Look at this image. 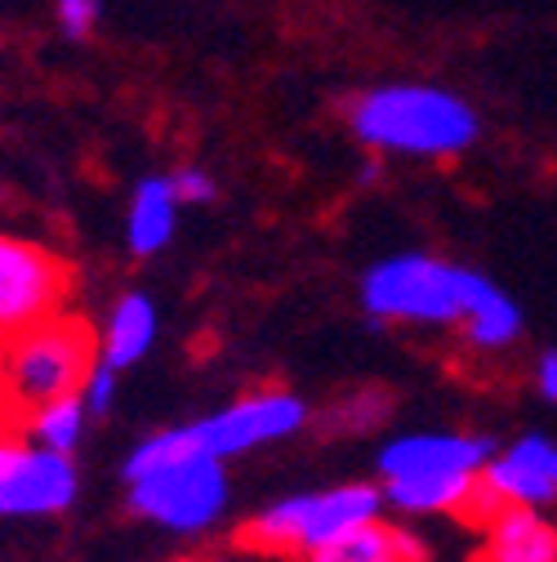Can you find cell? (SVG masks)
I'll return each instance as SVG.
<instances>
[{
  "label": "cell",
  "instance_id": "cell-1",
  "mask_svg": "<svg viewBox=\"0 0 557 562\" xmlns=\"http://www.w3.org/2000/svg\"><path fill=\"white\" fill-rule=\"evenodd\" d=\"M491 456V442L473 434H406L379 456L384 496L406 514H455L486 522L500 509V496L481 482Z\"/></svg>",
  "mask_w": 557,
  "mask_h": 562
},
{
  "label": "cell",
  "instance_id": "cell-2",
  "mask_svg": "<svg viewBox=\"0 0 557 562\" xmlns=\"http://www.w3.org/2000/svg\"><path fill=\"white\" fill-rule=\"evenodd\" d=\"M125 482L129 509L179 536L215 527L228 509L224 460L205 451L187 429H161L138 442L125 464Z\"/></svg>",
  "mask_w": 557,
  "mask_h": 562
},
{
  "label": "cell",
  "instance_id": "cell-3",
  "mask_svg": "<svg viewBox=\"0 0 557 562\" xmlns=\"http://www.w3.org/2000/svg\"><path fill=\"white\" fill-rule=\"evenodd\" d=\"M99 362V335L81 317H45L10 339H0V419H19L62 393H81Z\"/></svg>",
  "mask_w": 557,
  "mask_h": 562
},
{
  "label": "cell",
  "instance_id": "cell-4",
  "mask_svg": "<svg viewBox=\"0 0 557 562\" xmlns=\"http://www.w3.org/2000/svg\"><path fill=\"white\" fill-rule=\"evenodd\" d=\"M353 134L379 153L455 157L477 138V112L437 86H379L353 103Z\"/></svg>",
  "mask_w": 557,
  "mask_h": 562
},
{
  "label": "cell",
  "instance_id": "cell-5",
  "mask_svg": "<svg viewBox=\"0 0 557 562\" xmlns=\"http://www.w3.org/2000/svg\"><path fill=\"white\" fill-rule=\"evenodd\" d=\"M486 277L433 259V255H393L375 263L362 281L366 313L379 322H414V326H451L468 317Z\"/></svg>",
  "mask_w": 557,
  "mask_h": 562
},
{
  "label": "cell",
  "instance_id": "cell-6",
  "mask_svg": "<svg viewBox=\"0 0 557 562\" xmlns=\"http://www.w3.org/2000/svg\"><path fill=\"white\" fill-rule=\"evenodd\" d=\"M384 505V491L366 482H348L330 491H308V496L276 501L246 527V544L259 553H308L362 522H375Z\"/></svg>",
  "mask_w": 557,
  "mask_h": 562
},
{
  "label": "cell",
  "instance_id": "cell-7",
  "mask_svg": "<svg viewBox=\"0 0 557 562\" xmlns=\"http://www.w3.org/2000/svg\"><path fill=\"white\" fill-rule=\"evenodd\" d=\"M77 501V464L32 442L23 429H0V518H49Z\"/></svg>",
  "mask_w": 557,
  "mask_h": 562
},
{
  "label": "cell",
  "instance_id": "cell-8",
  "mask_svg": "<svg viewBox=\"0 0 557 562\" xmlns=\"http://www.w3.org/2000/svg\"><path fill=\"white\" fill-rule=\"evenodd\" d=\"M72 291L67 263L41 241L0 233V339L58 317Z\"/></svg>",
  "mask_w": 557,
  "mask_h": 562
},
{
  "label": "cell",
  "instance_id": "cell-9",
  "mask_svg": "<svg viewBox=\"0 0 557 562\" xmlns=\"http://www.w3.org/2000/svg\"><path fill=\"white\" fill-rule=\"evenodd\" d=\"M304 419H308V411L295 393L263 389V393H246V397L228 402L224 411L196 419V425H187V434L205 451H215L219 460H232V456H246V451H259L268 442L299 434Z\"/></svg>",
  "mask_w": 557,
  "mask_h": 562
},
{
  "label": "cell",
  "instance_id": "cell-10",
  "mask_svg": "<svg viewBox=\"0 0 557 562\" xmlns=\"http://www.w3.org/2000/svg\"><path fill=\"white\" fill-rule=\"evenodd\" d=\"M481 482L496 491L500 505H548L557 501V447L539 434L513 442L504 456H491Z\"/></svg>",
  "mask_w": 557,
  "mask_h": 562
},
{
  "label": "cell",
  "instance_id": "cell-11",
  "mask_svg": "<svg viewBox=\"0 0 557 562\" xmlns=\"http://www.w3.org/2000/svg\"><path fill=\"white\" fill-rule=\"evenodd\" d=\"M473 562H557V527L535 505H500L481 522Z\"/></svg>",
  "mask_w": 557,
  "mask_h": 562
},
{
  "label": "cell",
  "instance_id": "cell-12",
  "mask_svg": "<svg viewBox=\"0 0 557 562\" xmlns=\"http://www.w3.org/2000/svg\"><path fill=\"white\" fill-rule=\"evenodd\" d=\"M304 562H424V544L410 531L384 527L375 518V522H362L353 531H343V536L308 549Z\"/></svg>",
  "mask_w": 557,
  "mask_h": 562
},
{
  "label": "cell",
  "instance_id": "cell-13",
  "mask_svg": "<svg viewBox=\"0 0 557 562\" xmlns=\"http://www.w3.org/2000/svg\"><path fill=\"white\" fill-rule=\"evenodd\" d=\"M157 344V308L148 295H125L116 300L107 326L99 330V358L116 371L144 362V353Z\"/></svg>",
  "mask_w": 557,
  "mask_h": 562
},
{
  "label": "cell",
  "instance_id": "cell-14",
  "mask_svg": "<svg viewBox=\"0 0 557 562\" xmlns=\"http://www.w3.org/2000/svg\"><path fill=\"white\" fill-rule=\"evenodd\" d=\"M174 215H179V196L170 188V179L152 175L134 188V205L125 220V237L134 255H157L166 250V241L174 237Z\"/></svg>",
  "mask_w": 557,
  "mask_h": 562
},
{
  "label": "cell",
  "instance_id": "cell-15",
  "mask_svg": "<svg viewBox=\"0 0 557 562\" xmlns=\"http://www.w3.org/2000/svg\"><path fill=\"white\" fill-rule=\"evenodd\" d=\"M86 419H90L86 397H81V393H62V397H54V402L32 406V411L19 419V425H23V434H27L32 442H41V447H49V451H58V456H72L77 442H81V434H86Z\"/></svg>",
  "mask_w": 557,
  "mask_h": 562
},
{
  "label": "cell",
  "instance_id": "cell-16",
  "mask_svg": "<svg viewBox=\"0 0 557 562\" xmlns=\"http://www.w3.org/2000/svg\"><path fill=\"white\" fill-rule=\"evenodd\" d=\"M464 330L477 348H509L522 330V313L500 286L486 281V286L477 291V300H473V308H468V317H464Z\"/></svg>",
  "mask_w": 557,
  "mask_h": 562
},
{
  "label": "cell",
  "instance_id": "cell-17",
  "mask_svg": "<svg viewBox=\"0 0 557 562\" xmlns=\"http://www.w3.org/2000/svg\"><path fill=\"white\" fill-rule=\"evenodd\" d=\"M112 393H116V367H107V362L99 358V362H94V371H90V375H86V384H81L86 411H90V415L107 411V406H112Z\"/></svg>",
  "mask_w": 557,
  "mask_h": 562
},
{
  "label": "cell",
  "instance_id": "cell-18",
  "mask_svg": "<svg viewBox=\"0 0 557 562\" xmlns=\"http://www.w3.org/2000/svg\"><path fill=\"white\" fill-rule=\"evenodd\" d=\"M99 19V0H58V23L67 36H86Z\"/></svg>",
  "mask_w": 557,
  "mask_h": 562
},
{
  "label": "cell",
  "instance_id": "cell-19",
  "mask_svg": "<svg viewBox=\"0 0 557 562\" xmlns=\"http://www.w3.org/2000/svg\"><path fill=\"white\" fill-rule=\"evenodd\" d=\"M170 188H174L179 205H183V201H187V205H201V201L215 196V179L201 175V170H179V175H170Z\"/></svg>",
  "mask_w": 557,
  "mask_h": 562
},
{
  "label": "cell",
  "instance_id": "cell-20",
  "mask_svg": "<svg viewBox=\"0 0 557 562\" xmlns=\"http://www.w3.org/2000/svg\"><path fill=\"white\" fill-rule=\"evenodd\" d=\"M535 384L548 402H557V353H544L539 367H535Z\"/></svg>",
  "mask_w": 557,
  "mask_h": 562
},
{
  "label": "cell",
  "instance_id": "cell-21",
  "mask_svg": "<svg viewBox=\"0 0 557 562\" xmlns=\"http://www.w3.org/2000/svg\"><path fill=\"white\" fill-rule=\"evenodd\" d=\"M179 562H192V558H179Z\"/></svg>",
  "mask_w": 557,
  "mask_h": 562
}]
</instances>
